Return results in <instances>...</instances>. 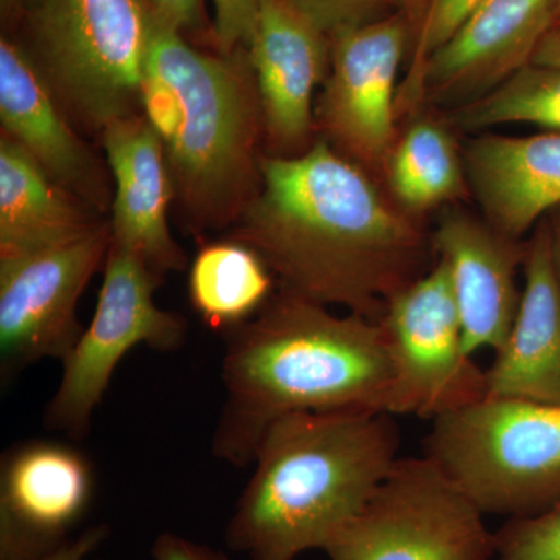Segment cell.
I'll list each match as a JSON object with an SVG mask.
<instances>
[{
  "label": "cell",
  "mask_w": 560,
  "mask_h": 560,
  "mask_svg": "<svg viewBox=\"0 0 560 560\" xmlns=\"http://www.w3.org/2000/svg\"><path fill=\"white\" fill-rule=\"evenodd\" d=\"M260 176L231 238L259 254L280 290L381 319L390 298L422 276L416 224L327 140L294 156H261Z\"/></svg>",
  "instance_id": "cell-1"
},
{
  "label": "cell",
  "mask_w": 560,
  "mask_h": 560,
  "mask_svg": "<svg viewBox=\"0 0 560 560\" xmlns=\"http://www.w3.org/2000/svg\"><path fill=\"white\" fill-rule=\"evenodd\" d=\"M224 337V401L212 434L217 459L253 464L275 420L294 412H389L393 366L381 319L335 315L279 290Z\"/></svg>",
  "instance_id": "cell-2"
},
{
  "label": "cell",
  "mask_w": 560,
  "mask_h": 560,
  "mask_svg": "<svg viewBox=\"0 0 560 560\" xmlns=\"http://www.w3.org/2000/svg\"><path fill=\"white\" fill-rule=\"evenodd\" d=\"M399 447L389 412L308 411L275 420L228 522V548L249 560L324 551L388 477Z\"/></svg>",
  "instance_id": "cell-3"
},
{
  "label": "cell",
  "mask_w": 560,
  "mask_h": 560,
  "mask_svg": "<svg viewBox=\"0 0 560 560\" xmlns=\"http://www.w3.org/2000/svg\"><path fill=\"white\" fill-rule=\"evenodd\" d=\"M142 109L164 143L175 198L191 231L235 224L260 189L264 124L250 65L195 49L147 7Z\"/></svg>",
  "instance_id": "cell-4"
},
{
  "label": "cell",
  "mask_w": 560,
  "mask_h": 560,
  "mask_svg": "<svg viewBox=\"0 0 560 560\" xmlns=\"http://www.w3.org/2000/svg\"><path fill=\"white\" fill-rule=\"evenodd\" d=\"M423 456L482 514H539L560 501V405L486 396L431 420Z\"/></svg>",
  "instance_id": "cell-5"
},
{
  "label": "cell",
  "mask_w": 560,
  "mask_h": 560,
  "mask_svg": "<svg viewBox=\"0 0 560 560\" xmlns=\"http://www.w3.org/2000/svg\"><path fill=\"white\" fill-rule=\"evenodd\" d=\"M35 60L55 97L94 130L142 108L149 46L143 0H36Z\"/></svg>",
  "instance_id": "cell-6"
},
{
  "label": "cell",
  "mask_w": 560,
  "mask_h": 560,
  "mask_svg": "<svg viewBox=\"0 0 560 560\" xmlns=\"http://www.w3.org/2000/svg\"><path fill=\"white\" fill-rule=\"evenodd\" d=\"M324 552L330 560H493L495 533L427 456L400 458Z\"/></svg>",
  "instance_id": "cell-7"
},
{
  "label": "cell",
  "mask_w": 560,
  "mask_h": 560,
  "mask_svg": "<svg viewBox=\"0 0 560 560\" xmlns=\"http://www.w3.org/2000/svg\"><path fill=\"white\" fill-rule=\"evenodd\" d=\"M160 283L135 254L110 243L94 318L62 361L60 385L44 410L47 430L84 440L128 352L140 345L164 353L183 349L189 324L158 307L153 294Z\"/></svg>",
  "instance_id": "cell-8"
},
{
  "label": "cell",
  "mask_w": 560,
  "mask_h": 560,
  "mask_svg": "<svg viewBox=\"0 0 560 560\" xmlns=\"http://www.w3.org/2000/svg\"><path fill=\"white\" fill-rule=\"evenodd\" d=\"M381 323L393 366L389 415L434 420L488 396L486 370L464 348L444 261L397 291Z\"/></svg>",
  "instance_id": "cell-9"
},
{
  "label": "cell",
  "mask_w": 560,
  "mask_h": 560,
  "mask_svg": "<svg viewBox=\"0 0 560 560\" xmlns=\"http://www.w3.org/2000/svg\"><path fill=\"white\" fill-rule=\"evenodd\" d=\"M110 243V224L101 223L73 241L0 259L2 386L39 361L66 360L84 330L77 304Z\"/></svg>",
  "instance_id": "cell-10"
},
{
  "label": "cell",
  "mask_w": 560,
  "mask_h": 560,
  "mask_svg": "<svg viewBox=\"0 0 560 560\" xmlns=\"http://www.w3.org/2000/svg\"><path fill=\"white\" fill-rule=\"evenodd\" d=\"M407 43L408 25L401 16L366 22L330 36L320 127L338 151L360 167H385L396 143V83Z\"/></svg>",
  "instance_id": "cell-11"
},
{
  "label": "cell",
  "mask_w": 560,
  "mask_h": 560,
  "mask_svg": "<svg viewBox=\"0 0 560 560\" xmlns=\"http://www.w3.org/2000/svg\"><path fill=\"white\" fill-rule=\"evenodd\" d=\"M91 459L62 441L28 440L0 459V560H35L72 539L91 510Z\"/></svg>",
  "instance_id": "cell-12"
},
{
  "label": "cell",
  "mask_w": 560,
  "mask_h": 560,
  "mask_svg": "<svg viewBox=\"0 0 560 560\" xmlns=\"http://www.w3.org/2000/svg\"><path fill=\"white\" fill-rule=\"evenodd\" d=\"M558 0H486L423 65L400 105L477 101L533 60ZM399 109V106H397Z\"/></svg>",
  "instance_id": "cell-13"
},
{
  "label": "cell",
  "mask_w": 560,
  "mask_h": 560,
  "mask_svg": "<svg viewBox=\"0 0 560 560\" xmlns=\"http://www.w3.org/2000/svg\"><path fill=\"white\" fill-rule=\"evenodd\" d=\"M249 65L272 145L291 156L313 127V95L330 68V38L285 0H260Z\"/></svg>",
  "instance_id": "cell-14"
},
{
  "label": "cell",
  "mask_w": 560,
  "mask_h": 560,
  "mask_svg": "<svg viewBox=\"0 0 560 560\" xmlns=\"http://www.w3.org/2000/svg\"><path fill=\"white\" fill-rule=\"evenodd\" d=\"M102 135L116 183L114 245L135 254L160 280L183 271L187 257L168 228L175 190L160 135L140 114L113 121Z\"/></svg>",
  "instance_id": "cell-15"
},
{
  "label": "cell",
  "mask_w": 560,
  "mask_h": 560,
  "mask_svg": "<svg viewBox=\"0 0 560 560\" xmlns=\"http://www.w3.org/2000/svg\"><path fill=\"white\" fill-rule=\"evenodd\" d=\"M433 248L451 275L464 348L470 355L480 349L495 352L521 307L515 276L526 248L459 210L442 213Z\"/></svg>",
  "instance_id": "cell-16"
},
{
  "label": "cell",
  "mask_w": 560,
  "mask_h": 560,
  "mask_svg": "<svg viewBox=\"0 0 560 560\" xmlns=\"http://www.w3.org/2000/svg\"><path fill=\"white\" fill-rule=\"evenodd\" d=\"M0 120L51 178L77 198L105 205V186L90 149L73 132L31 51L0 40Z\"/></svg>",
  "instance_id": "cell-17"
},
{
  "label": "cell",
  "mask_w": 560,
  "mask_h": 560,
  "mask_svg": "<svg viewBox=\"0 0 560 560\" xmlns=\"http://www.w3.org/2000/svg\"><path fill=\"white\" fill-rule=\"evenodd\" d=\"M523 268L521 307L486 370L488 396L560 405V280L548 224L530 238Z\"/></svg>",
  "instance_id": "cell-18"
},
{
  "label": "cell",
  "mask_w": 560,
  "mask_h": 560,
  "mask_svg": "<svg viewBox=\"0 0 560 560\" xmlns=\"http://www.w3.org/2000/svg\"><path fill=\"white\" fill-rule=\"evenodd\" d=\"M464 167L490 226L518 242L560 208V131L528 138L481 136L464 150Z\"/></svg>",
  "instance_id": "cell-19"
},
{
  "label": "cell",
  "mask_w": 560,
  "mask_h": 560,
  "mask_svg": "<svg viewBox=\"0 0 560 560\" xmlns=\"http://www.w3.org/2000/svg\"><path fill=\"white\" fill-rule=\"evenodd\" d=\"M81 200L20 143L0 140V259L73 241L97 228Z\"/></svg>",
  "instance_id": "cell-20"
},
{
  "label": "cell",
  "mask_w": 560,
  "mask_h": 560,
  "mask_svg": "<svg viewBox=\"0 0 560 560\" xmlns=\"http://www.w3.org/2000/svg\"><path fill=\"white\" fill-rule=\"evenodd\" d=\"M275 280L270 267L245 243H206L191 261L190 304L206 326L224 335L268 304Z\"/></svg>",
  "instance_id": "cell-21"
},
{
  "label": "cell",
  "mask_w": 560,
  "mask_h": 560,
  "mask_svg": "<svg viewBox=\"0 0 560 560\" xmlns=\"http://www.w3.org/2000/svg\"><path fill=\"white\" fill-rule=\"evenodd\" d=\"M390 194L401 208L423 213L466 191L464 158L444 125L419 119L394 143L385 164Z\"/></svg>",
  "instance_id": "cell-22"
},
{
  "label": "cell",
  "mask_w": 560,
  "mask_h": 560,
  "mask_svg": "<svg viewBox=\"0 0 560 560\" xmlns=\"http://www.w3.org/2000/svg\"><path fill=\"white\" fill-rule=\"evenodd\" d=\"M455 124L467 131L511 124L560 131V68L529 62L495 90L460 105Z\"/></svg>",
  "instance_id": "cell-23"
},
{
  "label": "cell",
  "mask_w": 560,
  "mask_h": 560,
  "mask_svg": "<svg viewBox=\"0 0 560 560\" xmlns=\"http://www.w3.org/2000/svg\"><path fill=\"white\" fill-rule=\"evenodd\" d=\"M493 560H560V501L539 514L504 523L495 533Z\"/></svg>",
  "instance_id": "cell-24"
},
{
  "label": "cell",
  "mask_w": 560,
  "mask_h": 560,
  "mask_svg": "<svg viewBox=\"0 0 560 560\" xmlns=\"http://www.w3.org/2000/svg\"><path fill=\"white\" fill-rule=\"evenodd\" d=\"M486 0H430L423 13L415 57H412L410 75L404 92L410 90L427 60L458 31L463 22Z\"/></svg>",
  "instance_id": "cell-25"
},
{
  "label": "cell",
  "mask_w": 560,
  "mask_h": 560,
  "mask_svg": "<svg viewBox=\"0 0 560 560\" xmlns=\"http://www.w3.org/2000/svg\"><path fill=\"white\" fill-rule=\"evenodd\" d=\"M304 20L330 36L377 20L385 0H285Z\"/></svg>",
  "instance_id": "cell-26"
},
{
  "label": "cell",
  "mask_w": 560,
  "mask_h": 560,
  "mask_svg": "<svg viewBox=\"0 0 560 560\" xmlns=\"http://www.w3.org/2000/svg\"><path fill=\"white\" fill-rule=\"evenodd\" d=\"M215 13V38L226 55L245 44L248 46L259 14L260 0H212Z\"/></svg>",
  "instance_id": "cell-27"
},
{
  "label": "cell",
  "mask_w": 560,
  "mask_h": 560,
  "mask_svg": "<svg viewBox=\"0 0 560 560\" xmlns=\"http://www.w3.org/2000/svg\"><path fill=\"white\" fill-rule=\"evenodd\" d=\"M151 560H231L223 551L165 530L151 545Z\"/></svg>",
  "instance_id": "cell-28"
},
{
  "label": "cell",
  "mask_w": 560,
  "mask_h": 560,
  "mask_svg": "<svg viewBox=\"0 0 560 560\" xmlns=\"http://www.w3.org/2000/svg\"><path fill=\"white\" fill-rule=\"evenodd\" d=\"M109 534L108 523L88 526L79 536L66 541L58 550L35 560H102L91 559V556L109 539Z\"/></svg>",
  "instance_id": "cell-29"
},
{
  "label": "cell",
  "mask_w": 560,
  "mask_h": 560,
  "mask_svg": "<svg viewBox=\"0 0 560 560\" xmlns=\"http://www.w3.org/2000/svg\"><path fill=\"white\" fill-rule=\"evenodd\" d=\"M151 11L162 20L171 22L178 31H194L202 24L205 2L202 0H143Z\"/></svg>",
  "instance_id": "cell-30"
},
{
  "label": "cell",
  "mask_w": 560,
  "mask_h": 560,
  "mask_svg": "<svg viewBox=\"0 0 560 560\" xmlns=\"http://www.w3.org/2000/svg\"><path fill=\"white\" fill-rule=\"evenodd\" d=\"M530 62L537 66L560 68V28H551L544 36Z\"/></svg>",
  "instance_id": "cell-31"
},
{
  "label": "cell",
  "mask_w": 560,
  "mask_h": 560,
  "mask_svg": "<svg viewBox=\"0 0 560 560\" xmlns=\"http://www.w3.org/2000/svg\"><path fill=\"white\" fill-rule=\"evenodd\" d=\"M548 231H550L552 264H555L556 275L560 280V208H558V212H555L552 223L548 224Z\"/></svg>",
  "instance_id": "cell-32"
},
{
  "label": "cell",
  "mask_w": 560,
  "mask_h": 560,
  "mask_svg": "<svg viewBox=\"0 0 560 560\" xmlns=\"http://www.w3.org/2000/svg\"><path fill=\"white\" fill-rule=\"evenodd\" d=\"M385 3L390 5L399 7V9L408 11V13H419L423 11L425 13L427 7H429L430 0H385Z\"/></svg>",
  "instance_id": "cell-33"
},
{
  "label": "cell",
  "mask_w": 560,
  "mask_h": 560,
  "mask_svg": "<svg viewBox=\"0 0 560 560\" xmlns=\"http://www.w3.org/2000/svg\"><path fill=\"white\" fill-rule=\"evenodd\" d=\"M552 28H560V0H558V5H556L555 21H552Z\"/></svg>",
  "instance_id": "cell-34"
},
{
  "label": "cell",
  "mask_w": 560,
  "mask_h": 560,
  "mask_svg": "<svg viewBox=\"0 0 560 560\" xmlns=\"http://www.w3.org/2000/svg\"><path fill=\"white\" fill-rule=\"evenodd\" d=\"M0 2H2L3 13H10L11 7H13L18 0H0Z\"/></svg>",
  "instance_id": "cell-35"
}]
</instances>
